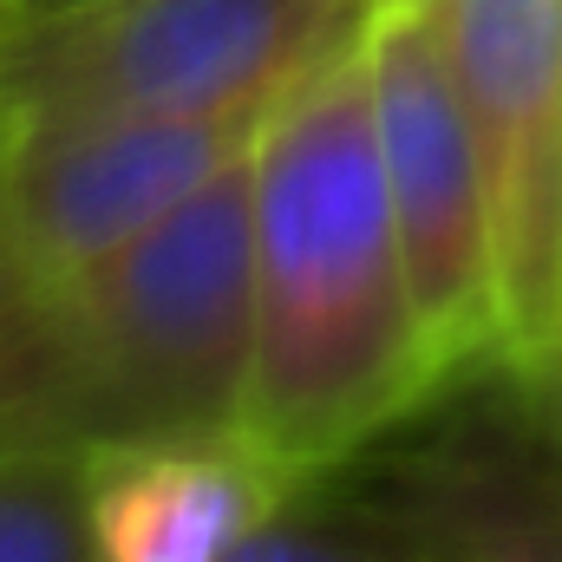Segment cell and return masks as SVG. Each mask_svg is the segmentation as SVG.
I'll use <instances>...</instances> for the list:
<instances>
[{
	"mask_svg": "<svg viewBox=\"0 0 562 562\" xmlns=\"http://www.w3.org/2000/svg\"><path fill=\"white\" fill-rule=\"evenodd\" d=\"M249 262L243 438L281 471L327 484L451 393L393 229L360 46L288 92L249 144Z\"/></svg>",
	"mask_w": 562,
	"mask_h": 562,
	"instance_id": "1",
	"label": "cell"
},
{
	"mask_svg": "<svg viewBox=\"0 0 562 562\" xmlns=\"http://www.w3.org/2000/svg\"><path fill=\"white\" fill-rule=\"evenodd\" d=\"M0 562H99L86 451L0 445Z\"/></svg>",
	"mask_w": 562,
	"mask_h": 562,
	"instance_id": "9",
	"label": "cell"
},
{
	"mask_svg": "<svg viewBox=\"0 0 562 562\" xmlns=\"http://www.w3.org/2000/svg\"><path fill=\"white\" fill-rule=\"evenodd\" d=\"M86 464L99 562H223L307 484L249 438H138L99 445Z\"/></svg>",
	"mask_w": 562,
	"mask_h": 562,
	"instance_id": "8",
	"label": "cell"
},
{
	"mask_svg": "<svg viewBox=\"0 0 562 562\" xmlns=\"http://www.w3.org/2000/svg\"><path fill=\"white\" fill-rule=\"evenodd\" d=\"M367 497L431 562H562V451L510 373H497L491 406L406 445Z\"/></svg>",
	"mask_w": 562,
	"mask_h": 562,
	"instance_id": "7",
	"label": "cell"
},
{
	"mask_svg": "<svg viewBox=\"0 0 562 562\" xmlns=\"http://www.w3.org/2000/svg\"><path fill=\"white\" fill-rule=\"evenodd\" d=\"M367 86L393 229L406 249L413 301L451 386L504 373V294L497 236L438 26L425 0H380L367 20Z\"/></svg>",
	"mask_w": 562,
	"mask_h": 562,
	"instance_id": "4",
	"label": "cell"
},
{
	"mask_svg": "<svg viewBox=\"0 0 562 562\" xmlns=\"http://www.w3.org/2000/svg\"><path fill=\"white\" fill-rule=\"evenodd\" d=\"M262 125L236 119H26L0 125V262L53 294L119 256L229 170Z\"/></svg>",
	"mask_w": 562,
	"mask_h": 562,
	"instance_id": "6",
	"label": "cell"
},
{
	"mask_svg": "<svg viewBox=\"0 0 562 562\" xmlns=\"http://www.w3.org/2000/svg\"><path fill=\"white\" fill-rule=\"evenodd\" d=\"M373 7H380V0H373Z\"/></svg>",
	"mask_w": 562,
	"mask_h": 562,
	"instance_id": "14",
	"label": "cell"
},
{
	"mask_svg": "<svg viewBox=\"0 0 562 562\" xmlns=\"http://www.w3.org/2000/svg\"><path fill=\"white\" fill-rule=\"evenodd\" d=\"M40 373V294L0 262V445H26Z\"/></svg>",
	"mask_w": 562,
	"mask_h": 562,
	"instance_id": "11",
	"label": "cell"
},
{
	"mask_svg": "<svg viewBox=\"0 0 562 562\" xmlns=\"http://www.w3.org/2000/svg\"><path fill=\"white\" fill-rule=\"evenodd\" d=\"M517 386H524V400H530V413L537 425L550 431V445L562 451V353H550L543 367H530V373H510Z\"/></svg>",
	"mask_w": 562,
	"mask_h": 562,
	"instance_id": "12",
	"label": "cell"
},
{
	"mask_svg": "<svg viewBox=\"0 0 562 562\" xmlns=\"http://www.w3.org/2000/svg\"><path fill=\"white\" fill-rule=\"evenodd\" d=\"M477 144L504 373L562 353V0H425Z\"/></svg>",
	"mask_w": 562,
	"mask_h": 562,
	"instance_id": "5",
	"label": "cell"
},
{
	"mask_svg": "<svg viewBox=\"0 0 562 562\" xmlns=\"http://www.w3.org/2000/svg\"><path fill=\"white\" fill-rule=\"evenodd\" d=\"M223 562H431L380 497H327L321 477L294 484Z\"/></svg>",
	"mask_w": 562,
	"mask_h": 562,
	"instance_id": "10",
	"label": "cell"
},
{
	"mask_svg": "<svg viewBox=\"0 0 562 562\" xmlns=\"http://www.w3.org/2000/svg\"><path fill=\"white\" fill-rule=\"evenodd\" d=\"M256 373L249 150L119 256L40 294L26 445L243 438Z\"/></svg>",
	"mask_w": 562,
	"mask_h": 562,
	"instance_id": "2",
	"label": "cell"
},
{
	"mask_svg": "<svg viewBox=\"0 0 562 562\" xmlns=\"http://www.w3.org/2000/svg\"><path fill=\"white\" fill-rule=\"evenodd\" d=\"M79 7H99V0H0V13L13 20H46V13H79Z\"/></svg>",
	"mask_w": 562,
	"mask_h": 562,
	"instance_id": "13",
	"label": "cell"
},
{
	"mask_svg": "<svg viewBox=\"0 0 562 562\" xmlns=\"http://www.w3.org/2000/svg\"><path fill=\"white\" fill-rule=\"evenodd\" d=\"M373 0H99L79 13H0V125L26 119H236L360 46Z\"/></svg>",
	"mask_w": 562,
	"mask_h": 562,
	"instance_id": "3",
	"label": "cell"
}]
</instances>
